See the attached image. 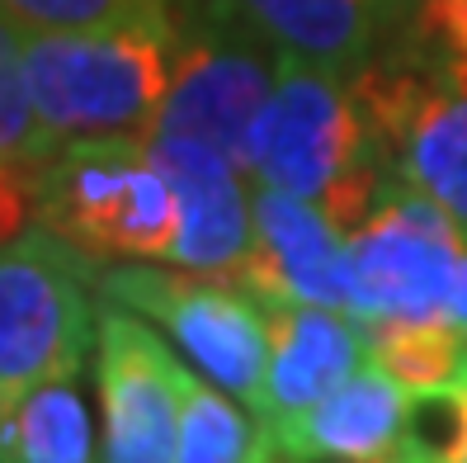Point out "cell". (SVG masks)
<instances>
[{
  "mask_svg": "<svg viewBox=\"0 0 467 463\" xmlns=\"http://www.w3.org/2000/svg\"><path fill=\"white\" fill-rule=\"evenodd\" d=\"M354 260L359 317L453 321L467 317V232L416 184L373 156L321 199Z\"/></svg>",
  "mask_w": 467,
  "mask_h": 463,
  "instance_id": "1",
  "label": "cell"
},
{
  "mask_svg": "<svg viewBox=\"0 0 467 463\" xmlns=\"http://www.w3.org/2000/svg\"><path fill=\"white\" fill-rule=\"evenodd\" d=\"M180 24L166 5L99 29H24V76L43 128L71 138H147L171 90Z\"/></svg>",
  "mask_w": 467,
  "mask_h": 463,
  "instance_id": "2",
  "label": "cell"
},
{
  "mask_svg": "<svg viewBox=\"0 0 467 463\" xmlns=\"http://www.w3.org/2000/svg\"><path fill=\"white\" fill-rule=\"evenodd\" d=\"M34 213L95 265L171 260L175 189L142 138H71L34 166Z\"/></svg>",
  "mask_w": 467,
  "mask_h": 463,
  "instance_id": "3",
  "label": "cell"
},
{
  "mask_svg": "<svg viewBox=\"0 0 467 463\" xmlns=\"http://www.w3.org/2000/svg\"><path fill=\"white\" fill-rule=\"evenodd\" d=\"M373 156L467 232V62L406 43L349 76Z\"/></svg>",
  "mask_w": 467,
  "mask_h": 463,
  "instance_id": "4",
  "label": "cell"
},
{
  "mask_svg": "<svg viewBox=\"0 0 467 463\" xmlns=\"http://www.w3.org/2000/svg\"><path fill=\"white\" fill-rule=\"evenodd\" d=\"M99 336L86 256L47 227L19 232L0 247V416L47 384L80 378Z\"/></svg>",
  "mask_w": 467,
  "mask_h": 463,
  "instance_id": "5",
  "label": "cell"
},
{
  "mask_svg": "<svg viewBox=\"0 0 467 463\" xmlns=\"http://www.w3.org/2000/svg\"><path fill=\"white\" fill-rule=\"evenodd\" d=\"M99 293L142 312L171 336V345L227 388L265 421L269 402V317L251 293L232 279L194 275V269H156V260H128L99 275Z\"/></svg>",
  "mask_w": 467,
  "mask_h": 463,
  "instance_id": "6",
  "label": "cell"
},
{
  "mask_svg": "<svg viewBox=\"0 0 467 463\" xmlns=\"http://www.w3.org/2000/svg\"><path fill=\"white\" fill-rule=\"evenodd\" d=\"M368 161L373 138L349 76L279 52L274 90L245 147V175L302 199H331Z\"/></svg>",
  "mask_w": 467,
  "mask_h": 463,
  "instance_id": "7",
  "label": "cell"
},
{
  "mask_svg": "<svg viewBox=\"0 0 467 463\" xmlns=\"http://www.w3.org/2000/svg\"><path fill=\"white\" fill-rule=\"evenodd\" d=\"M274 71H279V52L269 43L199 10V24L180 29L171 90L151 132L208 138L245 166V147L274 90Z\"/></svg>",
  "mask_w": 467,
  "mask_h": 463,
  "instance_id": "8",
  "label": "cell"
},
{
  "mask_svg": "<svg viewBox=\"0 0 467 463\" xmlns=\"http://www.w3.org/2000/svg\"><path fill=\"white\" fill-rule=\"evenodd\" d=\"M95 360H99V406H104L99 458L171 463L180 369H184V355H175L171 336L151 331V321L142 312L109 298L99 308Z\"/></svg>",
  "mask_w": 467,
  "mask_h": 463,
  "instance_id": "9",
  "label": "cell"
},
{
  "mask_svg": "<svg viewBox=\"0 0 467 463\" xmlns=\"http://www.w3.org/2000/svg\"><path fill=\"white\" fill-rule=\"evenodd\" d=\"M251 204H255V247L232 284H241L260 308L326 303L359 317L349 241L331 208L321 199H302L274 184H255Z\"/></svg>",
  "mask_w": 467,
  "mask_h": 463,
  "instance_id": "10",
  "label": "cell"
},
{
  "mask_svg": "<svg viewBox=\"0 0 467 463\" xmlns=\"http://www.w3.org/2000/svg\"><path fill=\"white\" fill-rule=\"evenodd\" d=\"M175 189V251L171 265L194 275L236 279L255 247V184H245V166L208 138L189 132H147L142 138Z\"/></svg>",
  "mask_w": 467,
  "mask_h": 463,
  "instance_id": "11",
  "label": "cell"
},
{
  "mask_svg": "<svg viewBox=\"0 0 467 463\" xmlns=\"http://www.w3.org/2000/svg\"><path fill=\"white\" fill-rule=\"evenodd\" d=\"M416 397L373 360L307 412L265 426V458H416Z\"/></svg>",
  "mask_w": 467,
  "mask_h": 463,
  "instance_id": "12",
  "label": "cell"
},
{
  "mask_svg": "<svg viewBox=\"0 0 467 463\" xmlns=\"http://www.w3.org/2000/svg\"><path fill=\"white\" fill-rule=\"evenodd\" d=\"M269 402L265 426L307 412L368 364V321L326 303H269Z\"/></svg>",
  "mask_w": 467,
  "mask_h": 463,
  "instance_id": "13",
  "label": "cell"
},
{
  "mask_svg": "<svg viewBox=\"0 0 467 463\" xmlns=\"http://www.w3.org/2000/svg\"><path fill=\"white\" fill-rule=\"evenodd\" d=\"M199 10L255 34L274 52L354 76L392 29L382 0H199Z\"/></svg>",
  "mask_w": 467,
  "mask_h": 463,
  "instance_id": "14",
  "label": "cell"
},
{
  "mask_svg": "<svg viewBox=\"0 0 467 463\" xmlns=\"http://www.w3.org/2000/svg\"><path fill=\"white\" fill-rule=\"evenodd\" d=\"M0 458L10 463H86L99 458L95 421L80 378H47L0 416Z\"/></svg>",
  "mask_w": 467,
  "mask_h": 463,
  "instance_id": "15",
  "label": "cell"
},
{
  "mask_svg": "<svg viewBox=\"0 0 467 463\" xmlns=\"http://www.w3.org/2000/svg\"><path fill=\"white\" fill-rule=\"evenodd\" d=\"M368 360L416 402H444L467 384V331L453 321H368Z\"/></svg>",
  "mask_w": 467,
  "mask_h": 463,
  "instance_id": "16",
  "label": "cell"
},
{
  "mask_svg": "<svg viewBox=\"0 0 467 463\" xmlns=\"http://www.w3.org/2000/svg\"><path fill=\"white\" fill-rule=\"evenodd\" d=\"M175 458L180 463H255L265 458V430L245 402L217 388L208 374L184 360L180 412H175Z\"/></svg>",
  "mask_w": 467,
  "mask_h": 463,
  "instance_id": "17",
  "label": "cell"
},
{
  "mask_svg": "<svg viewBox=\"0 0 467 463\" xmlns=\"http://www.w3.org/2000/svg\"><path fill=\"white\" fill-rule=\"evenodd\" d=\"M57 147V138L43 128L38 109L29 100V76H24V29L0 10V161L38 166Z\"/></svg>",
  "mask_w": 467,
  "mask_h": 463,
  "instance_id": "18",
  "label": "cell"
},
{
  "mask_svg": "<svg viewBox=\"0 0 467 463\" xmlns=\"http://www.w3.org/2000/svg\"><path fill=\"white\" fill-rule=\"evenodd\" d=\"M166 0H0L19 29H99L132 15H147Z\"/></svg>",
  "mask_w": 467,
  "mask_h": 463,
  "instance_id": "19",
  "label": "cell"
},
{
  "mask_svg": "<svg viewBox=\"0 0 467 463\" xmlns=\"http://www.w3.org/2000/svg\"><path fill=\"white\" fill-rule=\"evenodd\" d=\"M34 208V171L19 161H0V247L15 241L24 227V217Z\"/></svg>",
  "mask_w": 467,
  "mask_h": 463,
  "instance_id": "20",
  "label": "cell"
},
{
  "mask_svg": "<svg viewBox=\"0 0 467 463\" xmlns=\"http://www.w3.org/2000/svg\"><path fill=\"white\" fill-rule=\"evenodd\" d=\"M449 412V435L434 445V458H444V463H467V384L439 402Z\"/></svg>",
  "mask_w": 467,
  "mask_h": 463,
  "instance_id": "21",
  "label": "cell"
},
{
  "mask_svg": "<svg viewBox=\"0 0 467 463\" xmlns=\"http://www.w3.org/2000/svg\"><path fill=\"white\" fill-rule=\"evenodd\" d=\"M410 5H416V0H382V10H388V24H392V29L410 15Z\"/></svg>",
  "mask_w": 467,
  "mask_h": 463,
  "instance_id": "22",
  "label": "cell"
},
{
  "mask_svg": "<svg viewBox=\"0 0 467 463\" xmlns=\"http://www.w3.org/2000/svg\"><path fill=\"white\" fill-rule=\"evenodd\" d=\"M462 331H467V317H462Z\"/></svg>",
  "mask_w": 467,
  "mask_h": 463,
  "instance_id": "23",
  "label": "cell"
}]
</instances>
